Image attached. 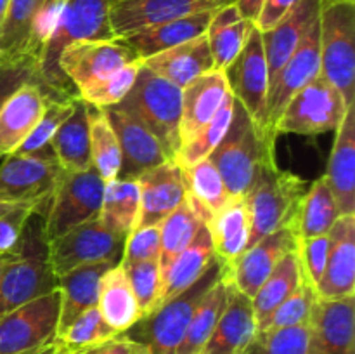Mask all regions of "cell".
<instances>
[{
	"mask_svg": "<svg viewBox=\"0 0 355 354\" xmlns=\"http://www.w3.org/2000/svg\"><path fill=\"white\" fill-rule=\"evenodd\" d=\"M47 208L45 201L28 215L16 245L6 253L0 274V316L58 288L49 255Z\"/></svg>",
	"mask_w": 355,
	"mask_h": 354,
	"instance_id": "1",
	"label": "cell"
},
{
	"mask_svg": "<svg viewBox=\"0 0 355 354\" xmlns=\"http://www.w3.org/2000/svg\"><path fill=\"white\" fill-rule=\"evenodd\" d=\"M110 3L111 0H64L37 56L40 82L52 96H76V90L59 68V56L68 45L116 38L110 24Z\"/></svg>",
	"mask_w": 355,
	"mask_h": 354,
	"instance_id": "2",
	"label": "cell"
},
{
	"mask_svg": "<svg viewBox=\"0 0 355 354\" xmlns=\"http://www.w3.org/2000/svg\"><path fill=\"white\" fill-rule=\"evenodd\" d=\"M208 158L217 167L231 200L245 198L263 163L274 158V141L263 135L236 101L231 125Z\"/></svg>",
	"mask_w": 355,
	"mask_h": 354,
	"instance_id": "3",
	"label": "cell"
},
{
	"mask_svg": "<svg viewBox=\"0 0 355 354\" xmlns=\"http://www.w3.org/2000/svg\"><path fill=\"white\" fill-rule=\"evenodd\" d=\"M307 189L309 184L304 179L277 169L274 158L263 163L245 196L250 215L248 246L277 229L290 228L295 233L298 208Z\"/></svg>",
	"mask_w": 355,
	"mask_h": 354,
	"instance_id": "4",
	"label": "cell"
},
{
	"mask_svg": "<svg viewBox=\"0 0 355 354\" xmlns=\"http://www.w3.org/2000/svg\"><path fill=\"white\" fill-rule=\"evenodd\" d=\"M220 278L222 266L215 259L200 280L175 297L159 304L153 312L142 316L135 325L123 332V335L142 344L149 354H175L198 304Z\"/></svg>",
	"mask_w": 355,
	"mask_h": 354,
	"instance_id": "5",
	"label": "cell"
},
{
	"mask_svg": "<svg viewBox=\"0 0 355 354\" xmlns=\"http://www.w3.org/2000/svg\"><path fill=\"white\" fill-rule=\"evenodd\" d=\"M118 106L144 124L175 162L180 149L182 89L158 76L146 66H141L130 92L121 103H118Z\"/></svg>",
	"mask_w": 355,
	"mask_h": 354,
	"instance_id": "6",
	"label": "cell"
},
{
	"mask_svg": "<svg viewBox=\"0 0 355 354\" xmlns=\"http://www.w3.org/2000/svg\"><path fill=\"white\" fill-rule=\"evenodd\" d=\"M321 76L338 89L347 106L355 99V2L319 0Z\"/></svg>",
	"mask_w": 355,
	"mask_h": 354,
	"instance_id": "7",
	"label": "cell"
},
{
	"mask_svg": "<svg viewBox=\"0 0 355 354\" xmlns=\"http://www.w3.org/2000/svg\"><path fill=\"white\" fill-rule=\"evenodd\" d=\"M61 290L26 302L0 316V354H37L58 339Z\"/></svg>",
	"mask_w": 355,
	"mask_h": 354,
	"instance_id": "8",
	"label": "cell"
},
{
	"mask_svg": "<svg viewBox=\"0 0 355 354\" xmlns=\"http://www.w3.org/2000/svg\"><path fill=\"white\" fill-rule=\"evenodd\" d=\"M349 106L335 85L321 75L298 90L274 124L277 134L318 135L336 130Z\"/></svg>",
	"mask_w": 355,
	"mask_h": 354,
	"instance_id": "9",
	"label": "cell"
},
{
	"mask_svg": "<svg viewBox=\"0 0 355 354\" xmlns=\"http://www.w3.org/2000/svg\"><path fill=\"white\" fill-rule=\"evenodd\" d=\"M104 180L94 167L59 177L47 208V236L54 239L83 222L99 219Z\"/></svg>",
	"mask_w": 355,
	"mask_h": 354,
	"instance_id": "10",
	"label": "cell"
},
{
	"mask_svg": "<svg viewBox=\"0 0 355 354\" xmlns=\"http://www.w3.org/2000/svg\"><path fill=\"white\" fill-rule=\"evenodd\" d=\"M125 239L127 236L113 233L99 219L83 222L49 243L54 274L59 278L89 264H120L123 259Z\"/></svg>",
	"mask_w": 355,
	"mask_h": 354,
	"instance_id": "11",
	"label": "cell"
},
{
	"mask_svg": "<svg viewBox=\"0 0 355 354\" xmlns=\"http://www.w3.org/2000/svg\"><path fill=\"white\" fill-rule=\"evenodd\" d=\"M0 163V201L40 205L51 200L62 176L52 148L33 155L10 153Z\"/></svg>",
	"mask_w": 355,
	"mask_h": 354,
	"instance_id": "12",
	"label": "cell"
},
{
	"mask_svg": "<svg viewBox=\"0 0 355 354\" xmlns=\"http://www.w3.org/2000/svg\"><path fill=\"white\" fill-rule=\"evenodd\" d=\"M224 75L234 99L245 108L263 135L274 141L276 135L270 134L267 124L269 71H267L262 33L255 26L238 58L224 69Z\"/></svg>",
	"mask_w": 355,
	"mask_h": 354,
	"instance_id": "13",
	"label": "cell"
},
{
	"mask_svg": "<svg viewBox=\"0 0 355 354\" xmlns=\"http://www.w3.org/2000/svg\"><path fill=\"white\" fill-rule=\"evenodd\" d=\"M139 56L121 38L113 40H82L68 45L59 56V68L80 96L99 85Z\"/></svg>",
	"mask_w": 355,
	"mask_h": 354,
	"instance_id": "14",
	"label": "cell"
},
{
	"mask_svg": "<svg viewBox=\"0 0 355 354\" xmlns=\"http://www.w3.org/2000/svg\"><path fill=\"white\" fill-rule=\"evenodd\" d=\"M319 75H321V30H319L318 16L290 59L270 80L269 99H267V124L270 134L276 135L274 124L283 113L288 101Z\"/></svg>",
	"mask_w": 355,
	"mask_h": 354,
	"instance_id": "15",
	"label": "cell"
},
{
	"mask_svg": "<svg viewBox=\"0 0 355 354\" xmlns=\"http://www.w3.org/2000/svg\"><path fill=\"white\" fill-rule=\"evenodd\" d=\"M227 3H234V0H111L110 24L114 37L123 38L166 21L215 10Z\"/></svg>",
	"mask_w": 355,
	"mask_h": 354,
	"instance_id": "16",
	"label": "cell"
},
{
	"mask_svg": "<svg viewBox=\"0 0 355 354\" xmlns=\"http://www.w3.org/2000/svg\"><path fill=\"white\" fill-rule=\"evenodd\" d=\"M121 149V169L116 179H137L146 170L173 162L155 134L118 104L104 108Z\"/></svg>",
	"mask_w": 355,
	"mask_h": 354,
	"instance_id": "17",
	"label": "cell"
},
{
	"mask_svg": "<svg viewBox=\"0 0 355 354\" xmlns=\"http://www.w3.org/2000/svg\"><path fill=\"white\" fill-rule=\"evenodd\" d=\"M309 354H355V298H318L309 319Z\"/></svg>",
	"mask_w": 355,
	"mask_h": 354,
	"instance_id": "18",
	"label": "cell"
},
{
	"mask_svg": "<svg viewBox=\"0 0 355 354\" xmlns=\"http://www.w3.org/2000/svg\"><path fill=\"white\" fill-rule=\"evenodd\" d=\"M298 238L290 228L277 229L248 246L229 267H224L231 283L250 298L257 294L279 260L297 250Z\"/></svg>",
	"mask_w": 355,
	"mask_h": 354,
	"instance_id": "19",
	"label": "cell"
},
{
	"mask_svg": "<svg viewBox=\"0 0 355 354\" xmlns=\"http://www.w3.org/2000/svg\"><path fill=\"white\" fill-rule=\"evenodd\" d=\"M135 180L141 193L137 228L162 224L187 196L184 170L175 162L146 170Z\"/></svg>",
	"mask_w": 355,
	"mask_h": 354,
	"instance_id": "20",
	"label": "cell"
},
{
	"mask_svg": "<svg viewBox=\"0 0 355 354\" xmlns=\"http://www.w3.org/2000/svg\"><path fill=\"white\" fill-rule=\"evenodd\" d=\"M328 238V260L315 292L319 298L349 297L355 288V215H340Z\"/></svg>",
	"mask_w": 355,
	"mask_h": 354,
	"instance_id": "21",
	"label": "cell"
},
{
	"mask_svg": "<svg viewBox=\"0 0 355 354\" xmlns=\"http://www.w3.org/2000/svg\"><path fill=\"white\" fill-rule=\"evenodd\" d=\"M49 97H55L40 82L17 89L0 110V158L16 151L40 120Z\"/></svg>",
	"mask_w": 355,
	"mask_h": 354,
	"instance_id": "22",
	"label": "cell"
},
{
	"mask_svg": "<svg viewBox=\"0 0 355 354\" xmlns=\"http://www.w3.org/2000/svg\"><path fill=\"white\" fill-rule=\"evenodd\" d=\"M227 281V302L224 312L201 354H243L259 330L252 298L241 294L229 278Z\"/></svg>",
	"mask_w": 355,
	"mask_h": 354,
	"instance_id": "23",
	"label": "cell"
},
{
	"mask_svg": "<svg viewBox=\"0 0 355 354\" xmlns=\"http://www.w3.org/2000/svg\"><path fill=\"white\" fill-rule=\"evenodd\" d=\"M142 66L151 69L162 78L184 89L193 80L215 69L207 33L172 49L142 59Z\"/></svg>",
	"mask_w": 355,
	"mask_h": 354,
	"instance_id": "24",
	"label": "cell"
},
{
	"mask_svg": "<svg viewBox=\"0 0 355 354\" xmlns=\"http://www.w3.org/2000/svg\"><path fill=\"white\" fill-rule=\"evenodd\" d=\"M229 94V85L222 69L205 73L182 89L180 115V146L189 141L217 115Z\"/></svg>",
	"mask_w": 355,
	"mask_h": 354,
	"instance_id": "25",
	"label": "cell"
},
{
	"mask_svg": "<svg viewBox=\"0 0 355 354\" xmlns=\"http://www.w3.org/2000/svg\"><path fill=\"white\" fill-rule=\"evenodd\" d=\"M326 180L340 215H355V106H349L329 156Z\"/></svg>",
	"mask_w": 355,
	"mask_h": 354,
	"instance_id": "26",
	"label": "cell"
},
{
	"mask_svg": "<svg viewBox=\"0 0 355 354\" xmlns=\"http://www.w3.org/2000/svg\"><path fill=\"white\" fill-rule=\"evenodd\" d=\"M319 16V0H300L279 23L262 33L269 83L298 47L309 26Z\"/></svg>",
	"mask_w": 355,
	"mask_h": 354,
	"instance_id": "27",
	"label": "cell"
},
{
	"mask_svg": "<svg viewBox=\"0 0 355 354\" xmlns=\"http://www.w3.org/2000/svg\"><path fill=\"white\" fill-rule=\"evenodd\" d=\"M51 148L64 172H82L92 167L89 104L78 96L73 101L69 117L55 130Z\"/></svg>",
	"mask_w": 355,
	"mask_h": 354,
	"instance_id": "28",
	"label": "cell"
},
{
	"mask_svg": "<svg viewBox=\"0 0 355 354\" xmlns=\"http://www.w3.org/2000/svg\"><path fill=\"white\" fill-rule=\"evenodd\" d=\"M113 266L116 264H89V266L76 267L58 278V288L61 290L58 335L64 332L82 312L90 307H96L97 301H99L101 278Z\"/></svg>",
	"mask_w": 355,
	"mask_h": 354,
	"instance_id": "29",
	"label": "cell"
},
{
	"mask_svg": "<svg viewBox=\"0 0 355 354\" xmlns=\"http://www.w3.org/2000/svg\"><path fill=\"white\" fill-rule=\"evenodd\" d=\"M211 14H214V10H207V12L191 14V16L179 17V19L166 21V23L127 35L121 40L127 42L141 59L149 58V56H155L158 52L172 49L175 45L207 33Z\"/></svg>",
	"mask_w": 355,
	"mask_h": 354,
	"instance_id": "30",
	"label": "cell"
},
{
	"mask_svg": "<svg viewBox=\"0 0 355 354\" xmlns=\"http://www.w3.org/2000/svg\"><path fill=\"white\" fill-rule=\"evenodd\" d=\"M214 243L215 257L229 267L250 243V215L245 198H232L207 224Z\"/></svg>",
	"mask_w": 355,
	"mask_h": 354,
	"instance_id": "31",
	"label": "cell"
},
{
	"mask_svg": "<svg viewBox=\"0 0 355 354\" xmlns=\"http://www.w3.org/2000/svg\"><path fill=\"white\" fill-rule=\"evenodd\" d=\"M215 259L217 257H215L210 231L207 226L201 224L191 245L163 273L159 304L175 297L177 294L189 288L194 281L200 280Z\"/></svg>",
	"mask_w": 355,
	"mask_h": 354,
	"instance_id": "32",
	"label": "cell"
},
{
	"mask_svg": "<svg viewBox=\"0 0 355 354\" xmlns=\"http://www.w3.org/2000/svg\"><path fill=\"white\" fill-rule=\"evenodd\" d=\"M253 26L255 24L252 21L241 16L236 3H227L214 10L207 30V40L210 45L215 69L224 71L238 58Z\"/></svg>",
	"mask_w": 355,
	"mask_h": 354,
	"instance_id": "33",
	"label": "cell"
},
{
	"mask_svg": "<svg viewBox=\"0 0 355 354\" xmlns=\"http://www.w3.org/2000/svg\"><path fill=\"white\" fill-rule=\"evenodd\" d=\"M97 309L103 314L104 321L118 333L127 332L142 318L141 307L121 264L110 267L101 278Z\"/></svg>",
	"mask_w": 355,
	"mask_h": 354,
	"instance_id": "34",
	"label": "cell"
},
{
	"mask_svg": "<svg viewBox=\"0 0 355 354\" xmlns=\"http://www.w3.org/2000/svg\"><path fill=\"white\" fill-rule=\"evenodd\" d=\"M187 186V201L205 226L231 201L217 167L205 158L189 169H182Z\"/></svg>",
	"mask_w": 355,
	"mask_h": 354,
	"instance_id": "35",
	"label": "cell"
},
{
	"mask_svg": "<svg viewBox=\"0 0 355 354\" xmlns=\"http://www.w3.org/2000/svg\"><path fill=\"white\" fill-rule=\"evenodd\" d=\"M141 214V193L135 179H113L104 183L99 221L121 236L137 228Z\"/></svg>",
	"mask_w": 355,
	"mask_h": 354,
	"instance_id": "36",
	"label": "cell"
},
{
	"mask_svg": "<svg viewBox=\"0 0 355 354\" xmlns=\"http://www.w3.org/2000/svg\"><path fill=\"white\" fill-rule=\"evenodd\" d=\"M305 281L304 269H302L300 257L297 250L290 252L279 260L272 273L267 276L262 287L257 290V294L252 297L253 312H255L257 328L260 323L281 304L286 301L298 287Z\"/></svg>",
	"mask_w": 355,
	"mask_h": 354,
	"instance_id": "37",
	"label": "cell"
},
{
	"mask_svg": "<svg viewBox=\"0 0 355 354\" xmlns=\"http://www.w3.org/2000/svg\"><path fill=\"white\" fill-rule=\"evenodd\" d=\"M227 276L222 267V278L203 295L201 302L198 304L186 330V335H184L180 346L177 347L175 354H201L205 344L208 342L211 332L224 312L225 302H227Z\"/></svg>",
	"mask_w": 355,
	"mask_h": 354,
	"instance_id": "38",
	"label": "cell"
},
{
	"mask_svg": "<svg viewBox=\"0 0 355 354\" xmlns=\"http://www.w3.org/2000/svg\"><path fill=\"white\" fill-rule=\"evenodd\" d=\"M338 217L340 212L335 196L329 189L326 177H321L309 186L302 200L297 222H295V235L298 239L328 235Z\"/></svg>",
	"mask_w": 355,
	"mask_h": 354,
	"instance_id": "39",
	"label": "cell"
},
{
	"mask_svg": "<svg viewBox=\"0 0 355 354\" xmlns=\"http://www.w3.org/2000/svg\"><path fill=\"white\" fill-rule=\"evenodd\" d=\"M42 2L44 0H9L6 23L0 33V58L33 54L31 40Z\"/></svg>",
	"mask_w": 355,
	"mask_h": 354,
	"instance_id": "40",
	"label": "cell"
},
{
	"mask_svg": "<svg viewBox=\"0 0 355 354\" xmlns=\"http://www.w3.org/2000/svg\"><path fill=\"white\" fill-rule=\"evenodd\" d=\"M90 160L104 183L116 179L121 169V149L104 110L89 106Z\"/></svg>",
	"mask_w": 355,
	"mask_h": 354,
	"instance_id": "41",
	"label": "cell"
},
{
	"mask_svg": "<svg viewBox=\"0 0 355 354\" xmlns=\"http://www.w3.org/2000/svg\"><path fill=\"white\" fill-rule=\"evenodd\" d=\"M203 222L193 210L191 203L186 200L159 224V236H162V252H159V271L162 276L170 264L191 245L196 236L198 229Z\"/></svg>",
	"mask_w": 355,
	"mask_h": 354,
	"instance_id": "42",
	"label": "cell"
},
{
	"mask_svg": "<svg viewBox=\"0 0 355 354\" xmlns=\"http://www.w3.org/2000/svg\"><path fill=\"white\" fill-rule=\"evenodd\" d=\"M234 106L236 99L229 90L227 97H225L224 104L217 111V115L203 128H200L189 141L180 146L175 156V163L180 169H189V167L196 165L198 162L210 156V153L217 148V144L222 141L229 125H231Z\"/></svg>",
	"mask_w": 355,
	"mask_h": 354,
	"instance_id": "43",
	"label": "cell"
},
{
	"mask_svg": "<svg viewBox=\"0 0 355 354\" xmlns=\"http://www.w3.org/2000/svg\"><path fill=\"white\" fill-rule=\"evenodd\" d=\"M116 335L120 333L104 321L103 314L96 305L82 312L64 332L59 333L55 339V347L62 353H85L114 339Z\"/></svg>",
	"mask_w": 355,
	"mask_h": 354,
	"instance_id": "44",
	"label": "cell"
},
{
	"mask_svg": "<svg viewBox=\"0 0 355 354\" xmlns=\"http://www.w3.org/2000/svg\"><path fill=\"white\" fill-rule=\"evenodd\" d=\"M76 96L71 97H49L45 110L42 113L40 120L35 125L33 130L30 132L23 144L16 149L14 153H21V155H33V153H42L45 149L51 148V141L54 137L55 130L59 125L69 117L73 110V101Z\"/></svg>",
	"mask_w": 355,
	"mask_h": 354,
	"instance_id": "45",
	"label": "cell"
},
{
	"mask_svg": "<svg viewBox=\"0 0 355 354\" xmlns=\"http://www.w3.org/2000/svg\"><path fill=\"white\" fill-rule=\"evenodd\" d=\"M243 354H309V323L286 328L257 330Z\"/></svg>",
	"mask_w": 355,
	"mask_h": 354,
	"instance_id": "46",
	"label": "cell"
},
{
	"mask_svg": "<svg viewBox=\"0 0 355 354\" xmlns=\"http://www.w3.org/2000/svg\"><path fill=\"white\" fill-rule=\"evenodd\" d=\"M120 264L134 290L142 316L155 311L162 298V271L158 260H141V262L121 260Z\"/></svg>",
	"mask_w": 355,
	"mask_h": 354,
	"instance_id": "47",
	"label": "cell"
},
{
	"mask_svg": "<svg viewBox=\"0 0 355 354\" xmlns=\"http://www.w3.org/2000/svg\"><path fill=\"white\" fill-rule=\"evenodd\" d=\"M318 292L314 285L307 280L290 295L284 302H281L266 319L259 325V330L286 328V326L307 325L311 319L312 307L318 301Z\"/></svg>",
	"mask_w": 355,
	"mask_h": 354,
	"instance_id": "48",
	"label": "cell"
},
{
	"mask_svg": "<svg viewBox=\"0 0 355 354\" xmlns=\"http://www.w3.org/2000/svg\"><path fill=\"white\" fill-rule=\"evenodd\" d=\"M142 66V59L134 62H128L123 68L118 69L116 73L101 82L99 85L92 87V89L85 90L80 94V99L85 101L89 106L99 108L104 110L107 106H114V104L121 103L128 92H130L132 85H134L137 73Z\"/></svg>",
	"mask_w": 355,
	"mask_h": 354,
	"instance_id": "49",
	"label": "cell"
},
{
	"mask_svg": "<svg viewBox=\"0 0 355 354\" xmlns=\"http://www.w3.org/2000/svg\"><path fill=\"white\" fill-rule=\"evenodd\" d=\"M35 80L40 82L37 56L19 54L0 58V110L17 89Z\"/></svg>",
	"mask_w": 355,
	"mask_h": 354,
	"instance_id": "50",
	"label": "cell"
},
{
	"mask_svg": "<svg viewBox=\"0 0 355 354\" xmlns=\"http://www.w3.org/2000/svg\"><path fill=\"white\" fill-rule=\"evenodd\" d=\"M162 252V236L158 226L135 228L125 239V262H141V260H159Z\"/></svg>",
	"mask_w": 355,
	"mask_h": 354,
	"instance_id": "51",
	"label": "cell"
},
{
	"mask_svg": "<svg viewBox=\"0 0 355 354\" xmlns=\"http://www.w3.org/2000/svg\"><path fill=\"white\" fill-rule=\"evenodd\" d=\"M329 252L328 235L314 236V238L298 239L297 253L300 257L302 269H304L305 280L311 285L318 287L322 273H324L326 260Z\"/></svg>",
	"mask_w": 355,
	"mask_h": 354,
	"instance_id": "52",
	"label": "cell"
},
{
	"mask_svg": "<svg viewBox=\"0 0 355 354\" xmlns=\"http://www.w3.org/2000/svg\"><path fill=\"white\" fill-rule=\"evenodd\" d=\"M37 207L38 205L0 201V255L7 253L16 245L28 215Z\"/></svg>",
	"mask_w": 355,
	"mask_h": 354,
	"instance_id": "53",
	"label": "cell"
},
{
	"mask_svg": "<svg viewBox=\"0 0 355 354\" xmlns=\"http://www.w3.org/2000/svg\"><path fill=\"white\" fill-rule=\"evenodd\" d=\"M64 0H44L42 2L40 14H38L37 24H35L33 31V40H31V52L35 56H38V51H40L42 44L45 42V38L51 33V28L54 24L55 17H58L59 9L62 7Z\"/></svg>",
	"mask_w": 355,
	"mask_h": 354,
	"instance_id": "54",
	"label": "cell"
},
{
	"mask_svg": "<svg viewBox=\"0 0 355 354\" xmlns=\"http://www.w3.org/2000/svg\"><path fill=\"white\" fill-rule=\"evenodd\" d=\"M300 0H266L262 10H260L259 19L255 21V28L263 33L276 26L291 9H293Z\"/></svg>",
	"mask_w": 355,
	"mask_h": 354,
	"instance_id": "55",
	"label": "cell"
},
{
	"mask_svg": "<svg viewBox=\"0 0 355 354\" xmlns=\"http://www.w3.org/2000/svg\"><path fill=\"white\" fill-rule=\"evenodd\" d=\"M83 354H149V351L142 344L127 339L123 333H120L114 339L85 351Z\"/></svg>",
	"mask_w": 355,
	"mask_h": 354,
	"instance_id": "56",
	"label": "cell"
},
{
	"mask_svg": "<svg viewBox=\"0 0 355 354\" xmlns=\"http://www.w3.org/2000/svg\"><path fill=\"white\" fill-rule=\"evenodd\" d=\"M263 2H266V0H234L236 7H238V10L241 12V16L245 17V19L252 21L253 24L259 19Z\"/></svg>",
	"mask_w": 355,
	"mask_h": 354,
	"instance_id": "57",
	"label": "cell"
},
{
	"mask_svg": "<svg viewBox=\"0 0 355 354\" xmlns=\"http://www.w3.org/2000/svg\"><path fill=\"white\" fill-rule=\"evenodd\" d=\"M7 9H9V0H0V33H2L3 23H6Z\"/></svg>",
	"mask_w": 355,
	"mask_h": 354,
	"instance_id": "58",
	"label": "cell"
},
{
	"mask_svg": "<svg viewBox=\"0 0 355 354\" xmlns=\"http://www.w3.org/2000/svg\"><path fill=\"white\" fill-rule=\"evenodd\" d=\"M37 354H55V342L52 344L51 347H47V349L40 351V353H37Z\"/></svg>",
	"mask_w": 355,
	"mask_h": 354,
	"instance_id": "59",
	"label": "cell"
},
{
	"mask_svg": "<svg viewBox=\"0 0 355 354\" xmlns=\"http://www.w3.org/2000/svg\"><path fill=\"white\" fill-rule=\"evenodd\" d=\"M3 264H6V253H3V255H0V274H2Z\"/></svg>",
	"mask_w": 355,
	"mask_h": 354,
	"instance_id": "60",
	"label": "cell"
},
{
	"mask_svg": "<svg viewBox=\"0 0 355 354\" xmlns=\"http://www.w3.org/2000/svg\"><path fill=\"white\" fill-rule=\"evenodd\" d=\"M55 354H73V353H62V351H59L58 347H55ZM76 354H83V353H76Z\"/></svg>",
	"mask_w": 355,
	"mask_h": 354,
	"instance_id": "61",
	"label": "cell"
},
{
	"mask_svg": "<svg viewBox=\"0 0 355 354\" xmlns=\"http://www.w3.org/2000/svg\"><path fill=\"white\" fill-rule=\"evenodd\" d=\"M350 2H355V0H350Z\"/></svg>",
	"mask_w": 355,
	"mask_h": 354,
	"instance_id": "62",
	"label": "cell"
}]
</instances>
